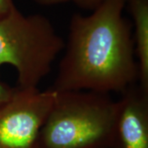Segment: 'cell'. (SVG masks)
I'll use <instances>...</instances> for the list:
<instances>
[{
  "mask_svg": "<svg viewBox=\"0 0 148 148\" xmlns=\"http://www.w3.org/2000/svg\"><path fill=\"white\" fill-rule=\"evenodd\" d=\"M126 0H103L90 15L75 14L52 86L54 91L122 93L138 82Z\"/></svg>",
  "mask_w": 148,
  "mask_h": 148,
  "instance_id": "obj_1",
  "label": "cell"
},
{
  "mask_svg": "<svg viewBox=\"0 0 148 148\" xmlns=\"http://www.w3.org/2000/svg\"><path fill=\"white\" fill-rule=\"evenodd\" d=\"M118 101L90 90L56 91L40 148H114Z\"/></svg>",
  "mask_w": 148,
  "mask_h": 148,
  "instance_id": "obj_2",
  "label": "cell"
},
{
  "mask_svg": "<svg viewBox=\"0 0 148 148\" xmlns=\"http://www.w3.org/2000/svg\"><path fill=\"white\" fill-rule=\"evenodd\" d=\"M64 45L46 16H26L15 5L0 16V69L11 65L16 69L18 89L38 88Z\"/></svg>",
  "mask_w": 148,
  "mask_h": 148,
  "instance_id": "obj_3",
  "label": "cell"
},
{
  "mask_svg": "<svg viewBox=\"0 0 148 148\" xmlns=\"http://www.w3.org/2000/svg\"><path fill=\"white\" fill-rule=\"evenodd\" d=\"M55 97L51 89L14 87L0 105V148H40L41 127Z\"/></svg>",
  "mask_w": 148,
  "mask_h": 148,
  "instance_id": "obj_4",
  "label": "cell"
},
{
  "mask_svg": "<svg viewBox=\"0 0 148 148\" xmlns=\"http://www.w3.org/2000/svg\"><path fill=\"white\" fill-rule=\"evenodd\" d=\"M121 94L114 148H148V91L136 83Z\"/></svg>",
  "mask_w": 148,
  "mask_h": 148,
  "instance_id": "obj_5",
  "label": "cell"
},
{
  "mask_svg": "<svg viewBox=\"0 0 148 148\" xmlns=\"http://www.w3.org/2000/svg\"><path fill=\"white\" fill-rule=\"evenodd\" d=\"M134 25V45L138 85L148 91V0H126Z\"/></svg>",
  "mask_w": 148,
  "mask_h": 148,
  "instance_id": "obj_6",
  "label": "cell"
},
{
  "mask_svg": "<svg viewBox=\"0 0 148 148\" xmlns=\"http://www.w3.org/2000/svg\"><path fill=\"white\" fill-rule=\"evenodd\" d=\"M36 3L41 6H53L73 3L75 5L84 9L94 10L103 2V0H32Z\"/></svg>",
  "mask_w": 148,
  "mask_h": 148,
  "instance_id": "obj_7",
  "label": "cell"
},
{
  "mask_svg": "<svg viewBox=\"0 0 148 148\" xmlns=\"http://www.w3.org/2000/svg\"><path fill=\"white\" fill-rule=\"evenodd\" d=\"M12 92L13 88L0 80V105L8 100L12 95Z\"/></svg>",
  "mask_w": 148,
  "mask_h": 148,
  "instance_id": "obj_8",
  "label": "cell"
},
{
  "mask_svg": "<svg viewBox=\"0 0 148 148\" xmlns=\"http://www.w3.org/2000/svg\"><path fill=\"white\" fill-rule=\"evenodd\" d=\"M13 5V0H0V16L7 14Z\"/></svg>",
  "mask_w": 148,
  "mask_h": 148,
  "instance_id": "obj_9",
  "label": "cell"
}]
</instances>
